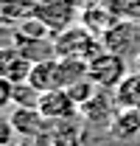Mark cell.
Instances as JSON below:
<instances>
[{"label":"cell","mask_w":140,"mask_h":146,"mask_svg":"<svg viewBox=\"0 0 140 146\" xmlns=\"http://www.w3.org/2000/svg\"><path fill=\"white\" fill-rule=\"evenodd\" d=\"M115 104L121 110H140V70L129 73L115 87Z\"/></svg>","instance_id":"8"},{"label":"cell","mask_w":140,"mask_h":146,"mask_svg":"<svg viewBox=\"0 0 140 146\" xmlns=\"http://www.w3.org/2000/svg\"><path fill=\"white\" fill-rule=\"evenodd\" d=\"M34 68V59L25 54L22 48H6L3 51V68H0V76L3 79H11L14 84L20 82H28V73Z\"/></svg>","instance_id":"6"},{"label":"cell","mask_w":140,"mask_h":146,"mask_svg":"<svg viewBox=\"0 0 140 146\" xmlns=\"http://www.w3.org/2000/svg\"><path fill=\"white\" fill-rule=\"evenodd\" d=\"M51 42H53V54L56 56H62V59H79V62H90L92 56H98L104 51L101 36L92 34L81 23H76V25L65 28V31L53 34Z\"/></svg>","instance_id":"1"},{"label":"cell","mask_w":140,"mask_h":146,"mask_svg":"<svg viewBox=\"0 0 140 146\" xmlns=\"http://www.w3.org/2000/svg\"><path fill=\"white\" fill-rule=\"evenodd\" d=\"M31 14L39 23H45L51 28V34H59L70 25H76L79 6H76V0H36Z\"/></svg>","instance_id":"3"},{"label":"cell","mask_w":140,"mask_h":146,"mask_svg":"<svg viewBox=\"0 0 140 146\" xmlns=\"http://www.w3.org/2000/svg\"><path fill=\"white\" fill-rule=\"evenodd\" d=\"M106 51L112 54H121V56H140V20H129L121 17L104 36H101Z\"/></svg>","instance_id":"4"},{"label":"cell","mask_w":140,"mask_h":146,"mask_svg":"<svg viewBox=\"0 0 140 146\" xmlns=\"http://www.w3.org/2000/svg\"><path fill=\"white\" fill-rule=\"evenodd\" d=\"M87 76L92 79L95 87H101V90H115L123 79L129 76V73H126V56L112 54V51L104 48L98 56H92L87 62Z\"/></svg>","instance_id":"2"},{"label":"cell","mask_w":140,"mask_h":146,"mask_svg":"<svg viewBox=\"0 0 140 146\" xmlns=\"http://www.w3.org/2000/svg\"><path fill=\"white\" fill-rule=\"evenodd\" d=\"M6 146H11V143H6Z\"/></svg>","instance_id":"10"},{"label":"cell","mask_w":140,"mask_h":146,"mask_svg":"<svg viewBox=\"0 0 140 146\" xmlns=\"http://www.w3.org/2000/svg\"><path fill=\"white\" fill-rule=\"evenodd\" d=\"M39 112L48 118V121H67L70 115L79 110V104L73 101V96L67 90H48L39 96Z\"/></svg>","instance_id":"5"},{"label":"cell","mask_w":140,"mask_h":146,"mask_svg":"<svg viewBox=\"0 0 140 146\" xmlns=\"http://www.w3.org/2000/svg\"><path fill=\"white\" fill-rule=\"evenodd\" d=\"M9 121H11L14 132L25 135V138H34L36 132L45 129V121H48V118L39 112V107H17L9 115Z\"/></svg>","instance_id":"7"},{"label":"cell","mask_w":140,"mask_h":146,"mask_svg":"<svg viewBox=\"0 0 140 146\" xmlns=\"http://www.w3.org/2000/svg\"><path fill=\"white\" fill-rule=\"evenodd\" d=\"M137 70H140V56H137Z\"/></svg>","instance_id":"9"}]
</instances>
